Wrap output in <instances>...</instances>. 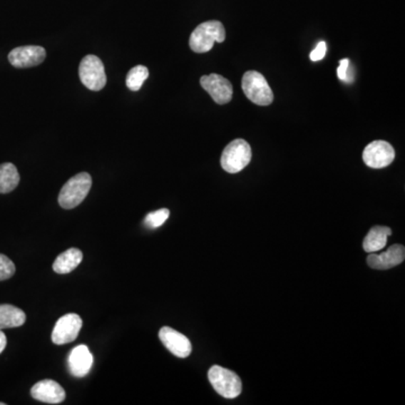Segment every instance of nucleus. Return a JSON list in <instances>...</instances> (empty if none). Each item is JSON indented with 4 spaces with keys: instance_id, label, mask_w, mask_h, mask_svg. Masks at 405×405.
<instances>
[{
    "instance_id": "nucleus-1",
    "label": "nucleus",
    "mask_w": 405,
    "mask_h": 405,
    "mask_svg": "<svg viewBox=\"0 0 405 405\" xmlns=\"http://www.w3.org/2000/svg\"><path fill=\"white\" fill-rule=\"evenodd\" d=\"M225 40V29L219 21H208L198 25L190 35V46L196 53H206L214 43Z\"/></svg>"
},
{
    "instance_id": "nucleus-2",
    "label": "nucleus",
    "mask_w": 405,
    "mask_h": 405,
    "mask_svg": "<svg viewBox=\"0 0 405 405\" xmlns=\"http://www.w3.org/2000/svg\"><path fill=\"white\" fill-rule=\"evenodd\" d=\"M91 175L88 173H81L72 177L62 187L59 194V204L62 208L71 210L77 207L83 202L91 188Z\"/></svg>"
},
{
    "instance_id": "nucleus-3",
    "label": "nucleus",
    "mask_w": 405,
    "mask_h": 405,
    "mask_svg": "<svg viewBox=\"0 0 405 405\" xmlns=\"http://www.w3.org/2000/svg\"><path fill=\"white\" fill-rule=\"evenodd\" d=\"M252 152L248 142L237 139L227 144L221 155V165L229 173H237L250 163Z\"/></svg>"
},
{
    "instance_id": "nucleus-4",
    "label": "nucleus",
    "mask_w": 405,
    "mask_h": 405,
    "mask_svg": "<svg viewBox=\"0 0 405 405\" xmlns=\"http://www.w3.org/2000/svg\"><path fill=\"white\" fill-rule=\"evenodd\" d=\"M242 91L247 98L259 106H268L274 101L272 88L260 72H245L242 78Z\"/></svg>"
},
{
    "instance_id": "nucleus-5",
    "label": "nucleus",
    "mask_w": 405,
    "mask_h": 405,
    "mask_svg": "<svg viewBox=\"0 0 405 405\" xmlns=\"http://www.w3.org/2000/svg\"><path fill=\"white\" fill-rule=\"evenodd\" d=\"M208 379L216 392L225 399H235L242 391L240 377L221 366H213L208 371Z\"/></svg>"
},
{
    "instance_id": "nucleus-6",
    "label": "nucleus",
    "mask_w": 405,
    "mask_h": 405,
    "mask_svg": "<svg viewBox=\"0 0 405 405\" xmlns=\"http://www.w3.org/2000/svg\"><path fill=\"white\" fill-rule=\"evenodd\" d=\"M79 77L81 83L93 91H99L106 85L107 78L104 64L98 56H86L79 66Z\"/></svg>"
},
{
    "instance_id": "nucleus-7",
    "label": "nucleus",
    "mask_w": 405,
    "mask_h": 405,
    "mask_svg": "<svg viewBox=\"0 0 405 405\" xmlns=\"http://www.w3.org/2000/svg\"><path fill=\"white\" fill-rule=\"evenodd\" d=\"M81 328H83V320L79 315L75 313L63 315L54 325L52 342L58 346L75 342Z\"/></svg>"
},
{
    "instance_id": "nucleus-8",
    "label": "nucleus",
    "mask_w": 405,
    "mask_h": 405,
    "mask_svg": "<svg viewBox=\"0 0 405 405\" xmlns=\"http://www.w3.org/2000/svg\"><path fill=\"white\" fill-rule=\"evenodd\" d=\"M395 151L386 141H374L363 152V160L369 168L381 169L394 161Z\"/></svg>"
},
{
    "instance_id": "nucleus-9",
    "label": "nucleus",
    "mask_w": 405,
    "mask_h": 405,
    "mask_svg": "<svg viewBox=\"0 0 405 405\" xmlns=\"http://www.w3.org/2000/svg\"><path fill=\"white\" fill-rule=\"evenodd\" d=\"M200 86L210 93V96L213 98L216 104H227L232 99V83L221 75L212 73V75L202 76L200 78Z\"/></svg>"
},
{
    "instance_id": "nucleus-10",
    "label": "nucleus",
    "mask_w": 405,
    "mask_h": 405,
    "mask_svg": "<svg viewBox=\"0 0 405 405\" xmlns=\"http://www.w3.org/2000/svg\"><path fill=\"white\" fill-rule=\"evenodd\" d=\"M46 48L39 46H19L9 56V62L15 68H31L39 66L46 60Z\"/></svg>"
},
{
    "instance_id": "nucleus-11",
    "label": "nucleus",
    "mask_w": 405,
    "mask_h": 405,
    "mask_svg": "<svg viewBox=\"0 0 405 405\" xmlns=\"http://www.w3.org/2000/svg\"><path fill=\"white\" fill-rule=\"evenodd\" d=\"M159 338L163 346L176 357L187 358L192 354L190 339L175 329L163 327L159 331Z\"/></svg>"
},
{
    "instance_id": "nucleus-12",
    "label": "nucleus",
    "mask_w": 405,
    "mask_h": 405,
    "mask_svg": "<svg viewBox=\"0 0 405 405\" xmlns=\"http://www.w3.org/2000/svg\"><path fill=\"white\" fill-rule=\"evenodd\" d=\"M404 259V247L401 245H393L381 255L371 253L367 257V264L373 270H386L402 264Z\"/></svg>"
},
{
    "instance_id": "nucleus-13",
    "label": "nucleus",
    "mask_w": 405,
    "mask_h": 405,
    "mask_svg": "<svg viewBox=\"0 0 405 405\" xmlns=\"http://www.w3.org/2000/svg\"><path fill=\"white\" fill-rule=\"evenodd\" d=\"M31 395L35 400L48 404H59L66 400L63 387L52 379H44L36 383L31 389Z\"/></svg>"
},
{
    "instance_id": "nucleus-14",
    "label": "nucleus",
    "mask_w": 405,
    "mask_h": 405,
    "mask_svg": "<svg viewBox=\"0 0 405 405\" xmlns=\"http://www.w3.org/2000/svg\"><path fill=\"white\" fill-rule=\"evenodd\" d=\"M93 357L88 347L79 344L70 352L68 358V367L70 373L75 377H83L93 367Z\"/></svg>"
},
{
    "instance_id": "nucleus-15",
    "label": "nucleus",
    "mask_w": 405,
    "mask_h": 405,
    "mask_svg": "<svg viewBox=\"0 0 405 405\" xmlns=\"http://www.w3.org/2000/svg\"><path fill=\"white\" fill-rule=\"evenodd\" d=\"M83 255L79 249L70 248L56 257L53 262V270L56 274L66 275L73 272L83 262Z\"/></svg>"
},
{
    "instance_id": "nucleus-16",
    "label": "nucleus",
    "mask_w": 405,
    "mask_h": 405,
    "mask_svg": "<svg viewBox=\"0 0 405 405\" xmlns=\"http://www.w3.org/2000/svg\"><path fill=\"white\" fill-rule=\"evenodd\" d=\"M392 235V230L387 227H371V231L364 239V250L368 253L377 252L385 248L387 243V237Z\"/></svg>"
},
{
    "instance_id": "nucleus-17",
    "label": "nucleus",
    "mask_w": 405,
    "mask_h": 405,
    "mask_svg": "<svg viewBox=\"0 0 405 405\" xmlns=\"http://www.w3.org/2000/svg\"><path fill=\"white\" fill-rule=\"evenodd\" d=\"M26 321V314L21 309L11 304L0 305V330L19 328Z\"/></svg>"
},
{
    "instance_id": "nucleus-18",
    "label": "nucleus",
    "mask_w": 405,
    "mask_h": 405,
    "mask_svg": "<svg viewBox=\"0 0 405 405\" xmlns=\"http://www.w3.org/2000/svg\"><path fill=\"white\" fill-rule=\"evenodd\" d=\"M19 173L13 163L0 165V194L13 192L19 184Z\"/></svg>"
},
{
    "instance_id": "nucleus-19",
    "label": "nucleus",
    "mask_w": 405,
    "mask_h": 405,
    "mask_svg": "<svg viewBox=\"0 0 405 405\" xmlns=\"http://www.w3.org/2000/svg\"><path fill=\"white\" fill-rule=\"evenodd\" d=\"M149 78V70L144 66H136L128 71L126 86L132 91H139L144 81Z\"/></svg>"
},
{
    "instance_id": "nucleus-20",
    "label": "nucleus",
    "mask_w": 405,
    "mask_h": 405,
    "mask_svg": "<svg viewBox=\"0 0 405 405\" xmlns=\"http://www.w3.org/2000/svg\"><path fill=\"white\" fill-rule=\"evenodd\" d=\"M169 215H170V212H169L168 208H161V210L148 214L144 219V223L150 229H157V227H160L163 224H165V222L168 220Z\"/></svg>"
},
{
    "instance_id": "nucleus-21",
    "label": "nucleus",
    "mask_w": 405,
    "mask_h": 405,
    "mask_svg": "<svg viewBox=\"0 0 405 405\" xmlns=\"http://www.w3.org/2000/svg\"><path fill=\"white\" fill-rule=\"evenodd\" d=\"M15 272H16V268L11 259L0 253V282L13 277Z\"/></svg>"
},
{
    "instance_id": "nucleus-22",
    "label": "nucleus",
    "mask_w": 405,
    "mask_h": 405,
    "mask_svg": "<svg viewBox=\"0 0 405 405\" xmlns=\"http://www.w3.org/2000/svg\"><path fill=\"white\" fill-rule=\"evenodd\" d=\"M349 60L342 59L340 61V66L337 69V75H338L339 79L344 83H352L354 81V77L349 72Z\"/></svg>"
},
{
    "instance_id": "nucleus-23",
    "label": "nucleus",
    "mask_w": 405,
    "mask_h": 405,
    "mask_svg": "<svg viewBox=\"0 0 405 405\" xmlns=\"http://www.w3.org/2000/svg\"><path fill=\"white\" fill-rule=\"evenodd\" d=\"M325 53H327V44L325 42H320L309 54V59L314 62L320 61L324 58Z\"/></svg>"
},
{
    "instance_id": "nucleus-24",
    "label": "nucleus",
    "mask_w": 405,
    "mask_h": 405,
    "mask_svg": "<svg viewBox=\"0 0 405 405\" xmlns=\"http://www.w3.org/2000/svg\"><path fill=\"white\" fill-rule=\"evenodd\" d=\"M6 346H7V338H6L3 330H0V354L5 350Z\"/></svg>"
},
{
    "instance_id": "nucleus-25",
    "label": "nucleus",
    "mask_w": 405,
    "mask_h": 405,
    "mask_svg": "<svg viewBox=\"0 0 405 405\" xmlns=\"http://www.w3.org/2000/svg\"><path fill=\"white\" fill-rule=\"evenodd\" d=\"M0 405H5V403L0 402Z\"/></svg>"
}]
</instances>
